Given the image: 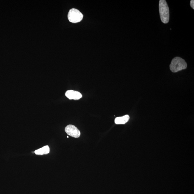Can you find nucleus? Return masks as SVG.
Masks as SVG:
<instances>
[{
    "mask_svg": "<svg viewBox=\"0 0 194 194\" xmlns=\"http://www.w3.org/2000/svg\"><path fill=\"white\" fill-rule=\"evenodd\" d=\"M159 11L160 19L165 24L168 23L169 20V9L167 2L165 0H160L159 3Z\"/></svg>",
    "mask_w": 194,
    "mask_h": 194,
    "instance_id": "1",
    "label": "nucleus"
},
{
    "mask_svg": "<svg viewBox=\"0 0 194 194\" xmlns=\"http://www.w3.org/2000/svg\"><path fill=\"white\" fill-rule=\"evenodd\" d=\"M187 66V63L185 60L179 57H176L172 60L170 68L172 72L176 73L186 69Z\"/></svg>",
    "mask_w": 194,
    "mask_h": 194,
    "instance_id": "2",
    "label": "nucleus"
},
{
    "mask_svg": "<svg viewBox=\"0 0 194 194\" xmlns=\"http://www.w3.org/2000/svg\"><path fill=\"white\" fill-rule=\"evenodd\" d=\"M83 15L78 9L72 8L68 13V19L70 22L77 23L81 21L83 18Z\"/></svg>",
    "mask_w": 194,
    "mask_h": 194,
    "instance_id": "3",
    "label": "nucleus"
},
{
    "mask_svg": "<svg viewBox=\"0 0 194 194\" xmlns=\"http://www.w3.org/2000/svg\"><path fill=\"white\" fill-rule=\"evenodd\" d=\"M65 132L68 135L75 138H78L81 135L79 130L73 125H69L65 128Z\"/></svg>",
    "mask_w": 194,
    "mask_h": 194,
    "instance_id": "4",
    "label": "nucleus"
},
{
    "mask_svg": "<svg viewBox=\"0 0 194 194\" xmlns=\"http://www.w3.org/2000/svg\"><path fill=\"white\" fill-rule=\"evenodd\" d=\"M65 95L67 98L70 100H78L80 99L82 97V95L80 92L72 90L67 91Z\"/></svg>",
    "mask_w": 194,
    "mask_h": 194,
    "instance_id": "5",
    "label": "nucleus"
},
{
    "mask_svg": "<svg viewBox=\"0 0 194 194\" xmlns=\"http://www.w3.org/2000/svg\"><path fill=\"white\" fill-rule=\"evenodd\" d=\"M130 119L128 115H124L122 117H118L115 119V123L116 124H125Z\"/></svg>",
    "mask_w": 194,
    "mask_h": 194,
    "instance_id": "6",
    "label": "nucleus"
},
{
    "mask_svg": "<svg viewBox=\"0 0 194 194\" xmlns=\"http://www.w3.org/2000/svg\"><path fill=\"white\" fill-rule=\"evenodd\" d=\"M50 152L49 147L46 146L35 151V153L37 155L48 154Z\"/></svg>",
    "mask_w": 194,
    "mask_h": 194,
    "instance_id": "7",
    "label": "nucleus"
},
{
    "mask_svg": "<svg viewBox=\"0 0 194 194\" xmlns=\"http://www.w3.org/2000/svg\"><path fill=\"white\" fill-rule=\"evenodd\" d=\"M190 6L191 7L192 9H194V1L191 0L190 1Z\"/></svg>",
    "mask_w": 194,
    "mask_h": 194,
    "instance_id": "8",
    "label": "nucleus"
},
{
    "mask_svg": "<svg viewBox=\"0 0 194 194\" xmlns=\"http://www.w3.org/2000/svg\"><path fill=\"white\" fill-rule=\"evenodd\" d=\"M67 138H69V137H68V136H67Z\"/></svg>",
    "mask_w": 194,
    "mask_h": 194,
    "instance_id": "9",
    "label": "nucleus"
}]
</instances>
